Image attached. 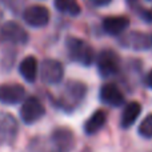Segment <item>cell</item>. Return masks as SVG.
Here are the masks:
<instances>
[{
	"instance_id": "obj_22",
	"label": "cell",
	"mask_w": 152,
	"mask_h": 152,
	"mask_svg": "<svg viewBox=\"0 0 152 152\" xmlns=\"http://www.w3.org/2000/svg\"><path fill=\"white\" fill-rule=\"evenodd\" d=\"M126 1H127V4H128L131 8H137V7H139L137 0H126Z\"/></svg>"
},
{
	"instance_id": "obj_10",
	"label": "cell",
	"mask_w": 152,
	"mask_h": 152,
	"mask_svg": "<svg viewBox=\"0 0 152 152\" xmlns=\"http://www.w3.org/2000/svg\"><path fill=\"white\" fill-rule=\"evenodd\" d=\"M53 145L58 148V151L61 152H69L75 147V135L67 127H59L55 128L51 135Z\"/></svg>"
},
{
	"instance_id": "obj_16",
	"label": "cell",
	"mask_w": 152,
	"mask_h": 152,
	"mask_svg": "<svg viewBox=\"0 0 152 152\" xmlns=\"http://www.w3.org/2000/svg\"><path fill=\"white\" fill-rule=\"evenodd\" d=\"M19 72L28 83H34L37 77V60L34 56H27L19 66Z\"/></svg>"
},
{
	"instance_id": "obj_2",
	"label": "cell",
	"mask_w": 152,
	"mask_h": 152,
	"mask_svg": "<svg viewBox=\"0 0 152 152\" xmlns=\"http://www.w3.org/2000/svg\"><path fill=\"white\" fill-rule=\"evenodd\" d=\"M66 48L72 61L84 67H89L94 63L95 53L94 48L83 39L75 36H68L66 39Z\"/></svg>"
},
{
	"instance_id": "obj_15",
	"label": "cell",
	"mask_w": 152,
	"mask_h": 152,
	"mask_svg": "<svg viewBox=\"0 0 152 152\" xmlns=\"http://www.w3.org/2000/svg\"><path fill=\"white\" fill-rule=\"evenodd\" d=\"M142 112V105L137 102H131L124 107L123 113H121L120 118V126L123 128H129V127L134 126V123L137 120V118L140 116Z\"/></svg>"
},
{
	"instance_id": "obj_25",
	"label": "cell",
	"mask_w": 152,
	"mask_h": 152,
	"mask_svg": "<svg viewBox=\"0 0 152 152\" xmlns=\"http://www.w3.org/2000/svg\"><path fill=\"white\" fill-rule=\"evenodd\" d=\"M147 1H152V0H147Z\"/></svg>"
},
{
	"instance_id": "obj_21",
	"label": "cell",
	"mask_w": 152,
	"mask_h": 152,
	"mask_svg": "<svg viewBox=\"0 0 152 152\" xmlns=\"http://www.w3.org/2000/svg\"><path fill=\"white\" fill-rule=\"evenodd\" d=\"M144 81H145V86H147L148 88H152V69L148 72L147 75H145Z\"/></svg>"
},
{
	"instance_id": "obj_1",
	"label": "cell",
	"mask_w": 152,
	"mask_h": 152,
	"mask_svg": "<svg viewBox=\"0 0 152 152\" xmlns=\"http://www.w3.org/2000/svg\"><path fill=\"white\" fill-rule=\"evenodd\" d=\"M87 95V86L81 81L71 80L61 88L60 94L55 99L56 107L66 112H72L81 104Z\"/></svg>"
},
{
	"instance_id": "obj_6",
	"label": "cell",
	"mask_w": 152,
	"mask_h": 152,
	"mask_svg": "<svg viewBox=\"0 0 152 152\" xmlns=\"http://www.w3.org/2000/svg\"><path fill=\"white\" fill-rule=\"evenodd\" d=\"M19 134V124L11 113L0 112V145H11Z\"/></svg>"
},
{
	"instance_id": "obj_11",
	"label": "cell",
	"mask_w": 152,
	"mask_h": 152,
	"mask_svg": "<svg viewBox=\"0 0 152 152\" xmlns=\"http://www.w3.org/2000/svg\"><path fill=\"white\" fill-rule=\"evenodd\" d=\"M99 99L104 104L111 105V107H120L124 103V95L116 84L108 83L100 88Z\"/></svg>"
},
{
	"instance_id": "obj_5",
	"label": "cell",
	"mask_w": 152,
	"mask_h": 152,
	"mask_svg": "<svg viewBox=\"0 0 152 152\" xmlns=\"http://www.w3.org/2000/svg\"><path fill=\"white\" fill-rule=\"evenodd\" d=\"M64 68L63 64L55 59H45L40 66V77L47 86H55L63 80Z\"/></svg>"
},
{
	"instance_id": "obj_19",
	"label": "cell",
	"mask_w": 152,
	"mask_h": 152,
	"mask_svg": "<svg viewBox=\"0 0 152 152\" xmlns=\"http://www.w3.org/2000/svg\"><path fill=\"white\" fill-rule=\"evenodd\" d=\"M140 15H142V18L144 19L145 21L152 23V10L151 11H144V10H143L142 12H140Z\"/></svg>"
},
{
	"instance_id": "obj_17",
	"label": "cell",
	"mask_w": 152,
	"mask_h": 152,
	"mask_svg": "<svg viewBox=\"0 0 152 152\" xmlns=\"http://www.w3.org/2000/svg\"><path fill=\"white\" fill-rule=\"evenodd\" d=\"M55 8L59 12L71 16H77L81 12V8L76 0H55Z\"/></svg>"
},
{
	"instance_id": "obj_23",
	"label": "cell",
	"mask_w": 152,
	"mask_h": 152,
	"mask_svg": "<svg viewBox=\"0 0 152 152\" xmlns=\"http://www.w3.org/2000/svg\"><path fill=\"white\" fill-rule=\"evenodd\" d=\"M52 152H61V151H58V150H56V151H52Z\"/></svg>"
},
{
	"instance_id": "obj_12",
	"label": "cell",
	"mask_w": 152,
	"mask_h": 152,
	"mask_svg": "<svg viewBox=\"0 0 152 152\" xmlns=\"http://www.w3.org/2000/svg\"><path fill=\"white\" fill-rule=\"evenodd\" d=\"M120 44L126 48L135 51H144L151 47V40L145 34H142L139 31H134L124 35L123 39L120 40Z\"/></svg>"
},
{
	"instance_id": "obj_18",
	"label": "cell",
	"mask_w": 152,
	"mask_h": 152,
	"mask_svg": "<svg viewBox=\"0 0 152 152\" xmlns=\"http://www.w3.org/2000/svg\"><path fill=\"white\" fill-rule=\"evenodd\" d=\"M137 132L144 139H152V113L147 115L143 119V121L139 124Z\"/></svg>"
},
{
	"instance_id": "obj_4",
	"label": "cell",
	"mask_w": 152,
	"mask_h": 152,
	"mask_svg": "<svg viewBox=\"0 0 152 152\" xmlns=\"http://www.w3.org/2000/svg\"><path fill=\"white\" fill-rule=\"evenodd\" d=\"M45 115V108L43 103L37 97L29 96L23 100V104L20 108V118L23 123L35 124Z\"/></svg>"
},
{
	"instance_id": "obj_14",
	"label": "cell",
	"mask_w": 152,
	"mask_h": 152,
	"mask_svg": "<svg viewBox=\"0 0 152 152\" xmlns=\"http://www.w3.org/2000/svg\"><path fill=\"white\" fill-rule=\"evenodd\" d=\"M107 121V113L103 110H96L84 123V132L86 135H96L103 127L105 126Z\"/></svg>"
},
{
	"instance_id": "obj_24",
	"label": "cell",
	"mask_w": 152,
	"mask_h": 152,
	"mask_svg": "<svg viewBox=\"0 0 152 152\" xmlns=\"http://www.w3.org/2000/svg\"><path fill=\"white\" fill-rule=\"evenodd\" d=\"M150 40H151V45H152V36H151V39H150Z\"/></svg>"
},
{
	"instance_id": "obj_8",
	"label": "cell",
	"mask_w": 152,
	"mask_h": 152,
	"mask_svg": "<svg viewBox=\"0 0 152 152\" xmlns=\"http://www.w3.org/2000/svg\"><path fill=\"white\" fill-rule=\"evenodd\" d=\"M0 35L5 42H10L12 44H27L29 39L26 29L15 21H7L3 24Z\"/></svg>"
},
{
	"instance_id": "obj_20",
	"label": "cell",
	"mask_w": 152,
	"mask_h": 152,
	"mask_svg": "<svg viewBox=\"0 0 152 152\" xmlns=\"http://www.w3.org/2000/svg\"><path fill=\"white\" fill-rule=\"evenodd\" d=\"M113 0H91L92 4L97 5V7H104V5H108L110 3H112Z\"/></svg>"
},
{
	"instance_id": "obj_13",
	"label": "cell",
	"mask_w": 152,
	"mask_h": 152,
	"mask_svg": "<svg viewBox=\"0 0 152 152\" xmlns=\"http://www.w3.org/2000/svg\"><path fill=\"white\" fill-rule=\"evenodd\" d=\"M129 27V19L127 16H108L103 20V29L105 34L118 36L124 34Z\"/></svg>"
},
{
	"instance_id": "obj_3",
	"label": "cell",
	"mask_w": 152,
	"mask_h": 152,
	"mask_svg": "<svg viewBox=\"0 0 152 152\" xmlns=\"http://www.w3.org/2000/svg\"><path fill=\"white\" fill-rule=\"evenodd\" d=\"M97 71L102 77H111L120 69V58L112 50H103L96 60Z\"/></svg>"
},
{
	"instance_id": "obj_7",
	"label": "cell",
	"mask_w": 152,
	"mask_h": 152,
	"mask_svg": "<svg viewBox=\"0 0 152 152\" xmlns=\"http://www.w3.org/2000/svg\"><path fill=\"white\" fill-rule=\"evenodd\" d=\"M50 11L44 5H31L23 12V20L34 28H40L50 23Z\"/></svg>"
},
{
	"instance_id": "obj_9",
	"label": "cell",
	"mask_w": 152,
	"mask_h": 152,
	"mask_svg": "<svg viewBox=\"0 0 152 152\" xmlns=\"http://www.w3.org/2000/svg\"><path fill=\"white\" fill-rule=\"evenodd\" d=\"M26 99V89L20 84H1L0 86V103L15 105Z\"/></svg>"
}]
</instances>
